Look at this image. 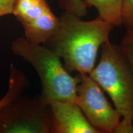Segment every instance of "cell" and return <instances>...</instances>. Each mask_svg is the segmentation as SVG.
Segmentation results:
<instances>
[{
  "label": "cell",
  "mask_w": 133,
  "mask_h": 133,
  "mask_svg": "<svg viewBox=\"0 0 133 133\" xmlns=\"http://www.w3.org/2000/svg\"><path fill=\"white\" fill-rule=\"evenodd\" d=\"M114 28L99 17L86 21L65 11L57 31L44 45L64 61L69 72L89 74L95 67L100 47L109 41Z\"/></svg>",
  "instance_id": "6da1fadb"
},
{
  "label": "cell",
  "mask_w": 133,
  "mask_h": 133,
  "mask_svg": "<svg viewBox=\"0 0 133 133\" xmlns=\"http://www.w3.org/2000/svg\"><path fill=\"white\" fill-rule=\"evenodd\" d=\"M114 102L122 118L115 133H133V71L119 46L105 43L99 64L89 74Z\"/></svg>",
  "instance_id": "7a4b0ae2"
},
{
  "label": "cell",
  "mask_w": 133,
  "mask_h": 133,
  "mask_svg": "<svg viewBox=\"0 0 133 133\" xmlns=\"http://www.w3.org/2000/svg\"><path fill=\"white\" fill-rule=\"evenodd\" d=\"M25 77L21 71L13 66H11L10 78L8 90L2 99L0 100V112L18 99L25 86Z\"/></svg>",
  "instance_id": "30bf717a"
},
{
  "label": "cell",
  "mask_w": 133,
  "mask_h": 133,
  "mask_svg": "<svg viewBox=\"0 0 133 133\" xmlns=\"http://www.w3.org/2000/svg\"><path fill=\"white\" fill-rule=\"evenodd\" d=\"M17 100L0 112V132H51L49 104L41 96L26 103L16 102Z\"/></svg>",
  "instance_id": "5b68a950"
},
{
  "label": "cell",
  "mask_w": 133,
  "mask_h": 133,
  "mask_svg": "<svg viewBox=\"0 0 133 133\" xmlns=\"http://www.w3.org/2000/svg\"><path fill=\"white\" fill-rule=\"evenodd\" d=\"M22 26L26 39L44 45L57 31L59 26V18L51 10L32 22Z\"/></svg>",
  "instance_id": "52a82bcc"
},
{
  "label": "cell",
  "mask_w": 133,
  "mask_h": 133,
  "mask_svg": "<svg viewBox=\"0 0 133 133\" xmlns=\"http://www.w3.org/2000/svg\"><path fill=\"white\" fill-rule=\"evenodd\" d=\"M51 11L46 0H16L13 14L22 25L35 21Z\"/></svg>",
  "instance_id": "ba28073f"
},
{
  "label": "cell",
  "mask_w": 133,
  "mask_h": 133,
  "mask_svg": "<svg viewBox=\"0 0 133 133\" xmlns=\"http://www.w3.org/2000/svg\"><path fill=\"white\" fill-rule=\"evenodd\" d=\"M61 8L65 11L72 12L81 17L85 16L87 8L84 0H59Z\"/></svg>",
  "instance_id": "8fae6325"
},
{
  "label": "cell",
  "mask_w": 133,
  "mask_h": 133,
  "mask_svg": "<svg viewBox=\"0 0 133 133\" xmlns=\"http://www.w3.org/2000/svg\"><path fill=\"white\" fill-rule=\"evenodd\" d=\"M121 21L126 30L133 31V0H123Z\"/></svg>",
  "instance_id": "4fadbf2b"
},
{
  "label": "cell",
  "mask_w": 133,
  "mask_h": 133,
  "mask_svg": "<svg viewBox=\"0 0 133 133\" xmlns=\"http://www.w3.org/2000/svg\"><path fill=\"white\" fill-rule=\"evenodd\" d=\"M51 132L99 133L90 124L78 104L70 101H53L49 104Z\"/></svg>",
  "instance_id": "8992f818"
},
{
  "label": "cell",
  "mask_w": 133,
  "mask_h": 133,
  "mask_svg": "<svg viewBox=\"0 0 133 133\" xmlns=\"http://www.w3.org/2000/svg\"><path fill=\"white\" fill-rule=\"evenodd\" d=\"M11 50L30 63L39 76L42 86L41 97L49 104L53 101L75 102L79 75L70 74L61 59L45 46L20 37L11 43Z\"/></svg>",
  "instance_id": "3957f363"
},
{
  "label": "cell",
  "mask_w": 133,
  "mask_h": 133,
  "mask_svg": "<svg viewBox=\"0 0 133 133\" xmlns=\"http://www.w3.org/2000/svg\"><path fill=\"white\" fill-rule=\"evenodd\" d=\"M75 102L99 132L115 133L121 116L105 96L104 90L88 74H79Z\"/></svg>",
  "instance_id": "277c9868"
},
{
  "label": "cell",
  "mask_w": 133,
  "mask_h": 133,
  "mask_svg": "<svg viewBox=\"0 0 133 133\" xmlns=\"http://www.w3.org/2000/svg\"><path fill=\"white\" fill-rule=\"evenodd\" d=\"M16 0H0V17L12 14Z\"/></svg>",
  "instance_id": "5bb4252c"
},
{
  "label": "cell",
  "mask_w": 133,
  "mask_h": 133,
  "mask_svg": "<svg viewBox=\"0 0 133 133\" xmlns=\"http://www.w3.org/2000/svg\"><path fill=\"white\" fill-rule=\"evenodd\" d=\"M124 58L133 71V31L126 30L119 45Z\"/></svg>",
  "instance_id": "7c38bea8"
},
{
  "label": "cell",
  "mask_w": 133,
  "mask_h": 133,
  "mask_svg": "<svg viewBox=\"0 0 133 133\" xmlns=\"http://www.w3.org/2000/svg\"><path fill=\"white\" fill-rule=\"evenodd\" d=\"M88 7L94 6L97 9L98 17L114 27L123 25L121 9L123 0H84Z\"/></svg>",
  "instance_id": "9c48e42d"
}]
</instances>
